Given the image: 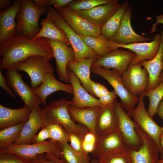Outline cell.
<instances>
[{
  "label": "cell",
  "instance_id": "1",
  "mask_svg": "<svg viewBox=\"0 0 163 163\" xmlns=\"http://www.w3.org/2000/svg\"><path fill=\"white\" fill-rule=\"evenodd\" d=\"M2 58L0 69L13 67L17 64L34 56H41L50 60L54 57L48 39L41 37L31 40L16 34L0 45Z\"/></svg>",
  "mask_w": 163,
  "mask_h": 163
},
{
  "label": "cell",
  "instance_id": "2",
  "mask_svg": "<svg viewBox=\"0 0 163 163\" xmlns=\"http://www.w3.org/2000/svg\"><path fill=\"white\" fill-rule=\"evenodd\" d=\"M21 7L15 17L17 34L33 40L41 29L39 24L40 18L47 13L48 7L37 6L32 0H21Z\"/></svg>",
  "mask_w": 163,
  "mask_h": 163
},
{
  "label": "cell",
  "instance_id": "3",
  "mask_svg": "<svg viewBox=\"0 0 163 163\" xmlns=\"http://www.w3.org/2000/svg\"><path fill=\"white\" fill-rule=\"evenodd\" d=\"M72 103V100L68 101L63 98L52 101L43 109L50 121L61 125L68 133H76L82 140L86 134L89 131L85 126L76 123L72 119L68 108Z\"/></svg>",
  "mask_w": 163,
  "mask_h": 163
},
{
  "label": "cell",
  "instance_id": "4",
  "mask_svg": "<svg viewBox=\"0 0 163 163\" xmlns=\"http://www.w3.org/2000/svg\"><path fill=\"white\" fill-rule=\"evenodd\" d=\"M46 13L55 25L63 31L69 39L74 52V60L100 56L85 44L80 35L71 28L57 11L50 7Z\"/></svg>",
  "mask_w": 163,
  "mask_h": 163
},
{
  "label": "cell",
  "instance_id": "5",
  "mask_svg": "<svg viewBox=\"0 0 163 163\" xmlns=\"http://www.w3.org/2000/svg\"><path fill=\"white\" fill-rule=\"evenodd\" d=\"M91 71L106 80L112 86L120 101L122 106L127 112L135 107L139 101V97L131 94L126 89L122 75L117 70L107 69L92 64Z\"/></svg>",
  "mask_w": 163,
  "mask_h": 163
},
{
  "label": "cell",
  "instance_id": "6",
  "mask_svg": "<svg viewBox=\"0 0 163 163\" xmlns=\"http://www.w3.org/2000/svg\"><path fill=\"white\" fill-rule=\"evenodd\" d=\"M50 60L42 56H34L13 68L19 72L23 71L27 73L30 79L32 88H35L41 84L46 74L54 75V69L50 63Z\"/></svg>",
  "mask_w": 163,
  "mask_h": 163
},
{
  "label": "cell",
  "instance_id": "7",
  "mask_svg": "<svg viewBox=\"0 0 163 163\" xmlns=\"http://www.w3.org/2000/svg\"><path fill=\"white\" fill-rule=\"evenodd\" d=\"M145 95L143 94L139 97L137 106L127 113L133 121L155 141L158 147L160 153L161 149L160 138L163 133V126L158 125L150 117L146 110L144 100Z\"/></svg>",
  "mask_w": 163,
  "mask_h": 163
},
{
  "label": "cell",
  "instance_id": "8",
  "mask_svg": "<svg viewBox=\"0 0 163 163\" xmlns=\"http://www.w3.org/2000/svg\"><path fill=\"white\" fill-rule=\"evenodd\" d=\"M6 79L9 87L22 99L24 107L31 111L39 107L40 100L33 93L32 88L24 81L21 74L13 68L7 69Z\"/></svg>",
  "mask_w": 163,
  "mask_h": 163
},
{
  "label": "cell",
  "instance_id": "9",
  "mask_svg": "<svg viewBox=\"0 0 163 163\" xmlns=\"http://www.w3.org/2000/svg\"><path fill=\"white\" fill-rule=\"evenodd\" d=\"M114 109L118 119L119 129L127 146L128 151L138 150L142 145V140L135 129L137 124L117 100Z\"/></svg>",
  "mask_w": 163,
  "mask_h": 163
},
{
  "label": "cell",
  "instance_id": "10",
  "mask_svg": "<svg viewBox=\"0 0 163 163\" xmlns=\"http://www.w3.org/2000/svg\"><path fill=\"white\" fill-rule=\"evenodd\" d=\"M142 67L140 63L136 64L131 63L121 75L126 89L131 94L138 97L141 94H145L149 84L147 72Z\"/></svg>",
  "mask_w": 163,
  "mask_h": 163
},
{
  "label": "cell",
  "instance_id": "11",
  "mask_svg": "<svg viewBox=\"0 0 163 163\" xmlns=\"http://www.w3.org/2000/svg\"><path fill=\"white\" fill-rule=\"evenodd\" d=\"M0 149L29 159L34 158L38 155L46 153H51L59 158H61L62 155L59 142L50 139L40 143L14 145Z\"/></svg>",
  "mask_w": 163,
  "mask_h": 163
},
{
  "label": "cell",
  "instance_id": "12",
  "mask_svg": "<svg viewBox=\"0 0 163 163\" xmlns=\"http://www.w3.org/2000/svg\"><path fill=\"white\" fill-rule=\"evenodd\" d=\"M163 38V30L162 35L157 34L153 40L150 42H142L122 45L110 41V45L114 48H122L135 53L136 56L131 64H136L143 60H150L153 59L158 51Z\"/></svg>",
  "mask_w": 163,
  "mask_h": 163
},
{
  "label": "cell",
  "instance_id": "13",
  "mask_svg": "<svg viewBox=\"0 0 163 163\" xmlns=\"http://www.w3.org/2000/svg\"><path fill=\"white\" fill-rule=\"evenodd\" d=\"M128 151L127 146L119 130L97 137L92 153L99 159L107 155Z\"/></svg>",
  "mask_w": 163,
  "mask_h": 163
},
{
  "label": "cell",
  "instance_id": "14",
  "mask_svg": "<svg viewBox=\"0 0 163 163\" xmlns=\"http://www.w3.org/2000/svg\"><path fill=\"white\" fill-rule=\"evenodd\" d=\"M142 140L139 149L127 151L130 155L132 163H155L158 159L160 151L155 142L138 125L135 128Z\"/></svg>",
  "mask_w": 163,
  "mask_h": 163
},
{
  "label": "cell",
  "instance_id": "15",
  "mask_svg": "<svg viewBox=\"0 0 163 163\" xmlns=\"http://www.w3.org/2000/svg\"><path fill=\"white\" fill-rule=\"evenodd\" d=\"M136 56L135 53L129 50H125L117 48L108 54L99 57L93 63L106 69L116 70L122 75Z\"/></svg>",
  "mask_w": 163,
  "mask_h": 163
},
{
  "label": "cell",
  "instance_id": "16",
  "mask_svg": "<svg viewBox=\"0 0 163 163\" xmlns=\"http://www.w3.org/2000/svg\"><path fill=\"white\" fill-rule=\"evenodd\" d=\"M66 22L78 34L84 36H98L101 34V28L81 17L66 6L58 11Z\"/></svg>",
  "mask_w": 163,
  "mask_h": 163
},
{
  "label": "cell",
  "instance_id": "17",
  "mask_svg": "<svg viewBox=\"0 0 163 163\" xmlns=\"http://www.w3.org/2000/svg\"><path fill=\"white\" fill-rule=\"evenodd\" d=\"M48 120L47 114L43 109L39 107L33 109L22 128L20 136L13 146L31 144L38 131Z\"/></svg>",
  "mask_w": 163,
  "mask_h": 163
},
{
  "label": "cell",
  "instance_id": "18",
  "mask_svg": "<svg viewBox=\"0 0 163 163\" xmlns=\"http://www.w3.org/2000/svg\"><path fill=\"white\" fill-rule=\"evenodd\" d=\"M48 40L55 59L58 78L61 81L69 83L67 65L69 62L75 60L74 51L71 46L63 42L51 39Z\"/></svg>",
  "mask_w": 163,
  "mask_h": 163
},
{
  "label": "cell",
  "instance_id": "19",
  "mask_svg": "<svg viewBox=\"0 0 163 163\" xmlns=\"http://www.w3.org/2000/svg\"><path fill=\"white\" fill-rule=\"evenodd\" d=\"M67 71L73 92L71 106L79 109L104 106L99 100L91 95L82 85L79 78L72 71L67 68Z\"/></svg>",
  "mask_w": 163,
  "mask_h": 163
},
{
  "label": "cell",
  "instance_id": "20",
  "mask_svg": "<svg viewBox=\"0 0 163 163\" xmlns=\"http://www.w3.org/2000/svg\"><path fill=\"white\" fill-rule=\"evenodd\" d=\"M132 14V6L129 5L124 14L118 31L112 41L120 44L127 45L153 40L151 38L138 34L134 31L130 23Z\"/></svg>",
  "mask_w": 163,
  "mask_h": 163
},
{
  "label": "cell",
  "instance_id": "21",
  "mask_svg": "<svg viewBox=\"0 0 163 163\" xmlns=\"http://www.w3.org/2000/svg\"><path fill=\"white\" fill-rule=\"evenodd\" d=\"M21 6V0H15L8 9L0 11V45L17 34L15 19Z\"/></svg>",
  "mask_w": 163,
  "mask_h": 163
},
{
  "label": "cell",
  "instance_id": "22",
  "mask_svg": "<svg viewBox=\"0 0 163 163\" xmlns=\"http://www.w3.org/2000/svg\"><path fill=\"white\" fill-rule=\"evenodd\" d=\"M113 104L101 107L97 116L96 130L97 137L119 129L118 120Z\"/></svg>",
  "mask_w": 163,
  "mask_h": 163
},
{
  "label": "cell",
  "instance_id": "23",
  "mask_svg": "<svg viewBox=\"0 0 163 163\" xmlns=\"http://www.w3.org/2000/svg\"><path fill=\"white\" fill-rule=\"evenodd\" d=\"M34 94L41 100L42 104L46 105L47 97L54 92L63 91L71 95H73L72 88L70 84L63 83L58 80L54 75L46 74L41 84L38 87L32 89Z\"/></svg>",
  "mask_w": 163,
  "mask_h": 163
},
{
  "label": "cell",
  "instance_id": "24",
  "mask_svg": "<svg viewBox=\"0 0 163 163\" xmlns=\"http://www.w3.org/2000/svg\"><path fill=\"white\" fill-rule=\"evenodd\" d=\"M101 107H97L79 109L70 105L68 109L72 119L74 122L85 126L90 132L94 134L97 137L96 124Z\"/></svg>",
  "mask_w": 163,
  "mask_h": 163
},
{
  "label": "cell",
  "instance_id": "25",
  "mask_svg": "<svg viewBox=\"0 0 163 163\" xmlns=\"http://www.w3.org/2000/svg\"><path fill=\"white\" fill-rule=\"evenodd\" d=\"M120 4H108L91 9L75 11L78 15L100 28L119 8Z\"/></svg>",
  "mask_w": 163,
  "mask_h": 163
},
{
  "label": "cell",
  "instance_id": "26",
  "mask_svg": "<svg viewBox=\"0 0 163 163\" xmlns=\"http://www.w3.org/2000/svg\"><path fill=\"white\" fill-rule=\"evenodd\" d=\"M99 57L88 58L78 61L74 60L69 62L67 65V68L77 76L85 89L95 97V96L91 86L90 72L92 64Z\"/></svg>",
  "mask_w": 163,
  "mask_h": 163
},
{
  "label": "cell",
  "instance_id": "27",
  "mask_svg": "<svg viewBox=\"0 0 163 163\" xmlns=\"http://www.w3.org/2000/svg\"><path fill=\"white\" fill-rule=\"evenodd\" d=\"M31 113L30 110L24 107L12 109L0 104V129L27 122Z\"/></svg>",
  "mask_w": 163,
  "mask_h": 163
},
{
  "label": "cell",
  "instance_id": "28",
  "mask_svg": "<svg viewBox=\"0 0 163 163\" xmlns=\"http://www.w3.org/2000/svg\"><path fill=\"white\" fill-rule=\"evenodd\" d=\"M163 38L158 51L156 56L150 60H145L140 62L142 66L147 70L149 76L148 90L154 89L160 83V76L163 68L162 55Z\"/></svg>",
  "mask_w": 163,
  "mask_h": 163
},
{
  "label": "cell",
  "instance_id": "29",
  "mask_svg": "<svg viewBox=\"0 0 163 163\" xmlns=\"http://www.w3.org/2000/svg\"><path fill=\"white\" fill-rule=\"evenodd\" d=\"M129 5L126 1L119 8L101 28V34L109 41H113L120 25L124 14Z\"/></svg>",
  "mask_w": 163,
  "mask_h": 163
},
{
  "label": "cell",
  "instance_id": "30",
  "mask_svg": "<svg viewBox=\"0 0 163 163\" xmlns=\"http://www.w3.org/2000/svg\"><path fill=\"white\" fill-rule=\"evenodd\" d=\"M42 27L36 37L34 39L43 37L58 40L63 42L68 46L70 45L69 40L64 33L54 24L48 15L42 19Z\"/></svg>",
  "mask_w": 163,
  "mask_h": 163
},
{
  "label": "cell",
  "instance_id": "31",
  "mask_svg": "<svg viewBox=\"0 0 163 163\" xmlns=\"http://www.w3.org/2000/svg\"><path fill=\"white\" fill-rule=\"evenodd\" d=\"M80 36L85 44L100 56L108 54L117 49L112 47L110 41L107 40L102 34L98 36Z\"/></svg>",
  "mask_w": 163,
  "mask_h": 163
},
{
  "label": "cell",
  "instance_id": "32",
  "mask_svg": "<svg viewBox=\"0 0 163 163\" xmlns=\"http://www.w3.org/2000/svg\"><path fill=\"white\" fill-rule=\"evenodd\" d=\"M26 122L0 129V149H5L14 145L20 136Z\"/></svg>",
  "mask_w": 163,
  "mask_h": 163
},
{
  "label": "cell",
  "instance_id": "33",
  "mask_svg": "<svg viewBox=\"0 0 163 163\" xmlns=\"http://www.w3.org/2000/svg\"><path fill=\"white\" fill-rule=\"evenodd\" d=\"M118 0H72L66 6L74 11L91 9L98 6L108 4L119 3Z\"/></svg>",
  "mask_w": 163,
  "mask_h": 163
},
{
  "label": "cell",
  "instance_id": "34",
  "mask_svg": "<svg viewBox=\"0 0 163 163\" xmlns=\"http://www.w3.org/2000/svg\"><path fill=\"white\" fill-rule=\"evenodd\" d=\"M145 96L148 97L149 100L148 112L152 118L157 113L158 106L163 98V82L160 83L155 88L147 91Z\"/></svg>",
  "mask_w": 163,
  "mask_h": 163
},
{
  "label": "cell",
  "instance_id": "35",
  "mask_svg": "<svg viewBox=\"0 0 163 163\" xmlns=\"http://www.w3.org/2000/svg\"><path fill=\"white\" fill-rule=\"evenodd\" d=\"M43 127L49 130L50 135V139L51 140L59 142H69V133L61 125L51 122L48 118Z\"/></svg>",
  "mask_w": 163,
  "mask_h": 163
},
{
  "label": "cell",
  "instance_id": "36",
  "mask_svg": "<svg viewBox=\"0 0 163 163\" xmlns=\"http://www.w3.org/2000/svg\"><path fill=\"white\" fill-rule=\"evenodd\" d=\"M62 152L61 158L66 163H91L90 158H85L77 154L68 142H59Z\"/></svg>",
  "mask_w": 163,
  "mask_h": 163
},
{
  "label": "cell",
  "instance_id": "37",
  "mask_svg": "<svg viewBox=\"0 0 163 163\" xmlns=\"http://www.w3.org/2000/svg\"><path fill=\"white\" fill-rule=\"evenodd\" d=\"M98 163H132L127 151L107 155L98 159Z\"/></svg>",
  "mask_w": 163,
  "mask_h": 163
},
{
  "label": "cell",
  "instance_id": "38",
  "mask_svg": "<svg viewBox=\"0 0 163 163\" xmlns=\"http://www.w3.org/2000/svg\"><path fill=\"white\" fill-rule=\"evenodd\" d=\"M69 135L70 145L74 150L82 157L87 159L90 158L88 154L84 150L82 145V140L76 133H68Z\"/></svg>",
  "mask_w": 163,
  "mask_h": 163
},
{
  "label": "cell",
  "instance_id": "39",
  "mask_svg": "<svg viewBox=\"0 0 163 163\" xmlns=\"http://www.w3.org/2000/svg\"><path fill=\"white\" fill-rule=\"evenodd\" d=\"M0 163H33L29 159L0 149Z\"/></svg>",
  "mask_w": 163,
  "mask_h": 163
},
{
  "label": "cell",
  "instance_id": "40",
  "mask_svg": "<svg viewBox=\"0 0 163 163\" xmlns=\"http://www.w3.org/2000/svg\"><path fill=\"white\" fill-rule=\"evenodd\" d=\"M33 163H66L62 158H57L50 153L37 155L30 159Z\"/></svg>",
  "mask_w": 163,
  "mask_h": 163
},
{
  "label": "cell",
  "instance_id": "41",
  "mask_svg": "<svg viewBox=\"0 0 163 163\" xmlns=\"http://www.w3.org/2000/svg\"><path fill=\"white\" fill-rule=\"evenodd\" d=\"M97 137L94 134L88 132L82 141V145L85 151L88 154L92 152L94 148Z\"/></svg>",
  "mask_w": 163,
  "mask_h": 163
},
{
  "label": "cell",
  "instance_id": "42",
  "mask_svg": "<svg viewBox=\"0 0 163 163\" xmlns=\"http://www.w3.org/2000/svg\"><path fill=\"white\" fill-rule=\"evenodd\" d=\"M50 135L49 130L46 128L42 127L41 130L34 137L33 144L40 143L44 142L47 139H50Z\"/></svg>",
  "mask_w": 163,
  "mask_h": 163
},
{
  "label": "cell",
  "instance_id": "43",
  "mask_svg": "<svg viewBox=\"0 0 163 163\" xmlns=\"http://www.w3.org/2000/svg\"><path fill=\"white\" fill-rule=\"evenodd\" d=\"M117 95L114 91H110L106 95L101 96L99 98V101L104 106L111 104L114 102L116 100Z\"/></svg>",
  "mask_w": 163,
  "mask_h": 163
},
{
  "label": "cell",
  "instance_id": "44",
  "mask_svg": "<svg viewBox=\"0 0 163 163\" xmlns=\"http://www.w3.org/2000/svg\"><path fill=\"white\" fill-rule=\"evenodd\" d=\"M72 0H46V5L48 7L53 5L54 8L58 11L61 8L66 6Z\"/></svg>",
  "mask_w": 163,
  "mask_h": 163
},
{
  "label": "cell",
  "instance_id": "45",
  "mask_svg": "<svg viewBox=\"0 0 163 163\" xmlns=\"http://www.w3.org/2000/svg\"><path fill=\"white\" fill-rule=\"evenodd\" d=\"M0 86L12 98H15L16 95L9 87L6 79L3 75L0 69Z\"/></svg>",
  "mask_w": 163,
  "mask_h": 163
},
{
  "label": "cell",
  "instance_id": "46",
  "mask_svg": "<svg viewBox=\"0 0 163 163\" xmlns=\"http://www.w3.org/2000/svg\"><path fill=\"white\" fill-rule=\"evenodd\" d=\"M91 86L92 91L95 96L99 98L101 96L100 92L98 83L91 80Z\"/></svg>",
  "mask_w": 163,
  "mask_h": 163
},
{
  "label": "cell",
  "instance_id": "47",
  "mask_svg": "<svg viewBox=\"0 0 163 163\" xmlns=\"http://www.w3.org/2000/svg\"><path fill=\"white\" fill-rule=\"evenodd\" d=\"M11 1L10 0H0V11L5 10L8 9L11 5Z\"/></svg>",
  "mask_w": 163,
  "mask_h": 163
},
{
  "label": "cell",
  "instance_id": "48",
  "mask_svg": "<svg viewBox=\"0 0 163 163\" xmlns=\"http://www.w3.org/2000/svg\"><path fill=\"white\" fill-rule=\"evenodd\" d=\"M163 120V98L160 101L157 108V113Z\"/></svg>",
  "mask_w": 163,
  "mask_h": 163
},
{
  "label": "cell",
  "instance_id": "49",
  "mask_svg": "<svg viewBox=\"0 0 163 163\" xmlns=\"http://www.w3.org/2000/svg\"><path fill=\"white\" fill-rule=\"evenodd\" d=\"M98 84L101 96L106 95L109 93L110 91L104 85L99 83Z\"/></svg>",
  "mask_w": 163,
  "mask_h": 163
},
{
  "label": "cell",
  "instance_id": "50",
  "mask_svg": "<svg viewBox=\"0 0 163 163\" xmlns=\"http://www.w3.org/2000/svg\"><path fill=\"white\" fill-rule=\"evenodd\" d=\"M160 143L161 151V156L160 159L163 158V133L161 135L160 138Z\"/></svg>",
  "mask_w": 163,
  "mask_h": 163
},
{
  "label": "cell",
  "instance_id": "51",
  "mask_svg": "<svg viewBox=\"0 0 163 163\" xmlns=\"http://www.w3.org/2000/svg\"><path fill=\"white\" fill-rule=\"evenodd\" d=\"M163 82V68L160 76V83Z\"/></svg>",
  "mask_w": 163,
  "mask_h": 163
},
{
  "label": "cell",
  "instance_id": "52",
  "mask_svg": "<svg viewBox=\"0 0 163 163\" xmlns=\"http://www.w3.org/2000/svg\"><path fill=\"white\" fill-rule=\"evenodd\" d=\"M91 163H98V160L94 158L91 161Z\"/></svg>",
  "mask_w": 163,
  "mask_h": 163
},
{
  "label": "cell",
  "instance_id": "53",
  "mask_svg": "<svg viewBox=\"0 0 163 163\" xmlns=\"http://www.w3.org/2000/svg\"><path fill=\"white\" fill-rule=\"evenodd\" d=\"M155 163H163V158L158 159Z\"/></svg>",
  "mask_w": 163,
  "mask_h": 163
},
{
  "label": "cell",
  "instance_id": "54",
  "mask_svg": "<svg viewBox=\"0 0 163 163\" xmlns=\"http://www.w3.org/2000/svg\"><path fill=\"white\" fill-rule=\"evenodd\" d=\"M162 61L163 62V53H162Z\"/></svg>",
  "mask_w": 163,
  "mask_h": 163
}]
</instances>
